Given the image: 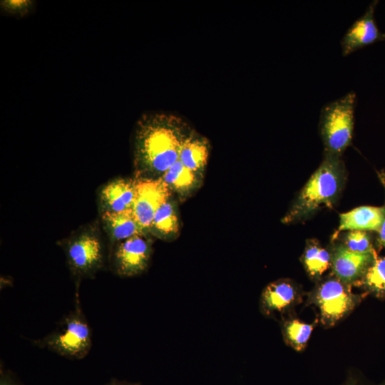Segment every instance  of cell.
<instances>
[{"mask_svg": "<svg viewBox=\"0 0 385 385\" xmlns=\"http://www.w3.org/2000/svg\"><path fill=\"white\" fill-rule=\"evenodd\" d=\"M183 118L165 113H148L138 121L134 138L135 178L160 179L179 158L192 131Z\"/></svg>", "mask_w": 385, "mask_h": 385, "instance_id": "1", "label": "cell"}, {"mask_svg": "<svg viewBox=\"0 0 385 385\" xmlns=\"http://www.w3.org/2000/svg\"><path fill=\"white\" fill-rule=\"evenodd\" d=\"M344 181L341 157L325 153L321 165L304 185L282 222L292 223L324 207H332L339 197Z\"/></svg>", "mask_w": 385, "mask_h": 385, "instance_id": "2", "label": "cell"}, {"mask_svg": "<svg viewBox=\"0 0 385 385\" xmlns=\"http://www.w3.org/2000/svg\"><path fill=\"white\" fill-rule=\"evenodd\" d=\"M75 302L74 309L61 320L55 330L34 342L36 346L69 359H82L89 354L92 334L78 294Z\"/></svg>", "mask_w": 385, "mask_h": 385, "instance_id": "3", "label": "cell"}, {"mask_svg": "<svg viewBox=\"0 0 385 385\" xmlns=\"http://www.w3.org/2000/svg\"><path fill=\"white\" fill-rule=\"evenodd\" d=\"M356 95L350 92L325 105L321 111L319 129L325 153L341 157L351 143Z\"/></svg>", "mask_w": 385, "mask_h": 385, "instance_id": "4", "label": "cell"}, {"mask_svg": "<svg viewBox=\"0 0 385 385\" xmlns=\"http://www.w3.org/2000/svg\"><path fill=\"white\" fill-rule=\"evenodd\" d=\"M359 296L351 291V285L332 275L316 287L309 302L318 308L321 323L332 327L354 309L359 301Z\"/></svg>", "mask_w": 385, "mask_h": 385, "instance_id": "5", "label": "cell"}, {"mask_svg": "<svg viewBox=\"0 0 385 385\" xmlns=\"http://www.w3.org/2000/svg\"><path fill=\"white\" fill-rule=\"evenodd\" d=\"M68 265L77 278L93 277L104 264V250L101 238L93 231L78 233L64 246Z\"/></svg>", "mask_w": 385, "mask_h": 385, "instance_id": "6", "label": "cell"}, {"mask_svg": "<svg viewBox=\"0 0 385 385\" xmlns=\"http://www.w3.org/2000/svg\"><path fill=\"white\" fill-rule=\"evenodd\" d=\"M153 249L145 235H135L115 245L111 256L114 272L120 277H134L148 269Z\"/></svg>", "mask_w": 385, "mask_h": 385, "instance_id": "7", "label": "cell"}, {"mask_svg": "<svg viewBox=\"0 0 385 385\" xmlns=\"http://www.w3.org/2000/svg\"><path fill=\"white\" fill-rule=\"evenodd\" d=\"M136 180V195L132 210L146 235L156 210L170 197L171 191L160 179Z\"/></svg>", "mask_w": 385, "mask_h": 385, "instance_id": "8", "label": "cell"}, {"mask_svg": "<svg viewBox=\"0 0 385 385\" xmlns=\"http://www.w3.org/2000/svg\"><path fill=\"white\" fill-rule=\"evenodd\" d=\"M376 252L358 253L342 244L335 245L331 251L332 275L344 283L354 285L372 262Z\"/></svg>", "mask_w": 385, "mask_h": 385, "instance_id": "9", "label": "cell"}, {"mask_svg": "<svg viewBox=\"0 0 385 385\" xmlns=\"http://www.w3.org/2000/svg\"><path fill=\"white\" fill-rule=\"evenodd\" d=\"M378 1H373L366 12L347 30L341 41L343 56L375 42L385 39V34L378 28L374 20V11Z\"/></svg>", "mask_w": 385, "mask_h": 385, "instance_id": "10", "label": "cell"}, {"mask_svg": "<svg viewBox=\"0 0 385 385\" xmlns=\"http://www.w3.org/2000/svg\"><path fill=\"white\" fill-rule=\"evenodd\" d=\"M300 294L295 284L289 279H278L268 284L262 290L260 307L265 316L283 314L299 301Z\"/></svg>", "mask_w": 385, "mask_h": 385, "instance_id": "11", "label": "cell"}, {"mask_svg": "<svg viewBox=\"0 0 385 385\" xmlns=\"http://www.w3.org/2000/svg\"><path fill=\"white\" fill-rule=\"evenodd\" d=\"M136 187L135 178H118L108 183L100 192L103 212H118L132 209L136 195Z\"/></svg>", "mask_w": 385, "mask_h": 385, "instance_id": "12", "label": "cell"}, {"mask_svg": "<svg viewBox=\"0 0 385 385\" xmlns=\"http://www.w3.org/2000/svg\"><path fill=\"white\" fill-rule=\"evenodd\" d=\"M385 215V206H361L340 215L337 232L344 230L379 232Z\"/></svg>", "mask_w": 385, "mask_h": 385, "instance_id": "13", "label": "cell"}, {"mask_svg": "<svg viewBox=\"0 0 385 385\" xmlns=\"http://www.w3.org/2000/svg\"><path fill=\"white\" fill-rule=\"evenodd\" d=\"M101 217L104 228L113 244L135 235H146L132 209L118 212H104Z\"/></svg>", "mask_w": 385, "mask_h": 385, "instance_id": "14", "label": "cell"}, {"mask_svg": "<svg viewBox=\"0 0 385 385\" xmlns=\"http://www.w3.org/2000/svg\"><path fill=\"white\" fill-rule=\"evenodd\" d=\"M210 148L208 139L192 130L181 148L178 160L186 168L202 178Z\"/></svg>", "mask_w": 385, "mask_h": 385, "instance_id": "15", "label": "cell"}, {"mask_svg": "<svg viewBox=\"0 0 385 385\" xmlns=\"http://www.w3.org/2000/svg\"><path fill=\"white\" fill-rule=\"evenodd\" d=\"M170 190L185 197L199 186L202 177L186 168L178 160L160 178Z\"/></svg>", "mask_w": 385, "mask_h": 385, "instance_id": "16", "label": "cell"}, {"mask_svg": "<svg viewBox=\"0 0 385 385\" xmlns=\"http://www.w3.org/2000/svg\"><path fill=\"white\" fill-rule=\"evenodd\" d=\"M179 230V222L175 206L170 198L163 202L156 210L149 232L162 239L170 240Z\"/></svg>", "mask_w": 385, "mask_h": 385, "instance_id": "17", "label": "cell"}, {"mask_svg": "<svg viewBox=\"0 0 385 385\" xmlns=\"http://www.w3.org/2000/svg\"><path fill=\"white\" fill-rule=\"evenodd\" d=\"M302 262L308 275L313 279H318L331 267V252L312 240L306 245Z\"/></svg>", "mask_w": 385, "mask_h": 385, "instance_id": "18", "label": "cell"}, {"mask_svg": "<svg viewBox=\"0 0 385 385\" xmlns=\"http://www.w3.org/2000/svg\"><path fill=\"white\" fill-rule=\"evenodd\" d=\"M314 324L303 322L297 319H285L282 323L284 342L294 350L302 351L309 341Z\"/></svg>", "mask_w": 385, "mask_h": 385, "instance_id": "19", "label": "cell"}, {"mask_svg": "<svg viewBox=\"0 0 385 385\" xmlns=\"http://www.w3.org/2000/svg\"><path fill=\"white\" fill-rule=\"evenodd\" d=\"M354 284L364 287L376 295H384L385 257H379L376 252L372 262Z\"/></svg>", "mask_w": 385, "mask_h": 385, "instance_id": "20", "label": "cell"}, {"mask_svg": "<svg viewBox=\"0 0 385 385\" xmlns=\"http://www.w3.org/2000/svg\"><path fill=\"white\" fill-rule=\"evenodd\" d=\"M342 245L348 250L358 253H369L375 251L370 236L366 231H348L344 237Z\"/></svg>", "mask_w": 385, "mask_h": 385, "instance_id": "21", "label": "cell"}, {"mask_svg": "<svg viewBox=\"0 0 385 385\" xmlns=\"http://www.w3.org/2000/svg\"><path fill=\"white\" fill-rule=\"evenodd\" d=\"M1 5L9 13L24 14L31 8V1L25 0L3 1Z\"/></svg>", "mask_w": 385, "mask_h": 385, "instance_id": "22", "label": "cell"}, {"mask_svg": "<svg viewBox=\"0 0 385 385\" xmlns=\"http://www.w3.org/2000/svg\"><path fill=\"white\" fill-rule=\"evenodd\" d=\"M380 177V180L381 183H383V185L385 188V173H379V174ZM379 242L381 245L385 247V215L384 218V221L382 222L381 229L379 230Z\"/></svg>", "mask_w": 385, "mask_h": 385, "instance_id": "23", "label": "cell"}, {"mask_svg": "<svg viewBox=\"0 0 385 385\" xmlns=\"http://www.w3.org/2000/svg\"><path fill=\"white\" fill-rule=\"evenodd\" d=\"M0 385H18L14 379L6 373L1 372Z\"/></svg>", "mask_w": 385, "mask_h": 385, "instance_id": "24", "label": "cell"}, {"mask_svg": "<svg viewBox=\"0 0 385 385\" xmlns=\"http://www.w3.org/2000/svg\"><path fill=\"white\" fill-rule=\"evenodd\" d=\"M105 385H140L139 383L130 382L126 381L112 380Z\"/></svg>", "mask_w": 385, "mask_h": 385, "instance_id": "25", "label": "cell"}, {"mask_svg": "<svg viewBox=\"0 0 385 385\" xmlns=\"http://www.w3.org/2000/svg\"><path fill=\"white\" fill-rule=\"evenodd\" d=\"M345 385H357V383L354 378L351 377L348 379Z\"/></svg>", "mask_w": 385, "mask_h": 385, "instance_id": "26", "label": "cell"}, {"mask_svg": "<svg viewBox=\"0 0 385 385\" xmlns=\"http://www.w3.org/2000/svg\"><path fill=\"white\" fill-rule=\"evenodd\" d=\"M380 385H385V383L381 384Z\"/></svg>", "mask_w": 385, "mask_h": 385, "instance_id": "27", "label": "cell"}]
</instances>
